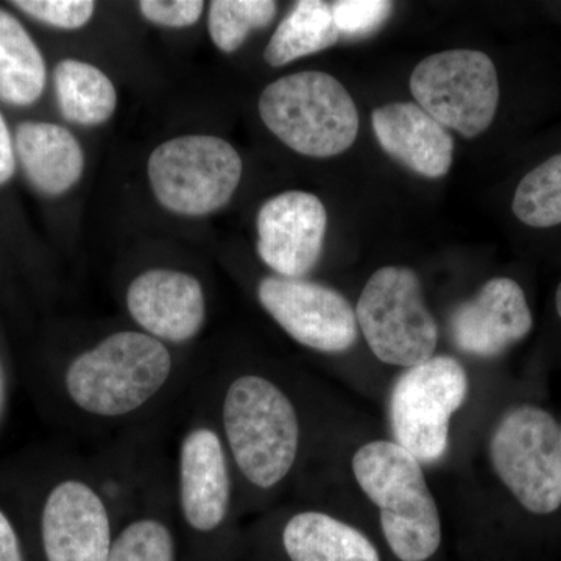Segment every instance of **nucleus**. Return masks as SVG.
Segmentation results:
<instances>
[{"label":"nucleus","instance_id":"obj_30","mask_svg":"<svg viewBox=\"0 0 561 561\" xmlns=\"http://www.w3.org/2000/svg\"><path fill=\"white\" fill-rule=\"evenodd\" d=\"M556 308L561 319V283L559 284V289H557L556 294Z\"/></svg>","mask_w":561,"mask_h":561},{"label":"nucleus","instance_id":"obj_28","mask_svg":"<svg viewBox=\"0 0 561 561\" xmlns=\"http://www.w3.org/2000/svg\"><path fill=\"white\" fill-rule=\"evenodd\" d=\"M16 169V157H14L13 142L5 119L0 114V186L9 183Z\"/></svg>","mask_w":561,"mask_h":561},{"label":"nucleus","instance_id":"obj_13","mask_svg":"<svg viewBox=\"0 0 561 561\" xmlns=\"http://www.w3.org/2000/svg\"><path fill=\"white\" fill-rule=\"evenodd\" d=\"M125 308L139 331L173 348L195 341L208 320L201 280L173 268L139 273L125 290Z\"/></svg>","mask_w":561,"mask_h":561},{"label":"nucleus","instance_id":"obj_5","mask_svg":"<svg viewBox=\"0 0 561 561\" xmlns=\"http://www.w3.org/2000/svg\"><path fill=\"white\" fill-rule=\"evenodd\" d=\"M354 311L368 348L383 364L405 370L435 356L438 324L412 268L390 265L373 273Z\"/></svg>","mask_w":561,"mask_h":561},{"label":"nucleus","instance_id":"obj_29","mask_svg":"<svg viewBox=\"0 0 561 561\" xmlns=\"http://www.w3.org/2000/svg\"><path fill=\"white\" fill-rule=\"evenodd\" d=\"M3 398H5V383H3L2 370H0V411H2Z\"/></svg>","mask_w":561,"mask_h":561},{"label":"nucleus","instance_id":"obj_2","mask_svg":"<svg viewBox=\"0 0 561 561\" xmlns=\"http://www.w3.org/2000/svg\"><path fill=\"white\" fill-rule=\"evenodd\" d=\"M238 482V512L272 496L300 463L302 421L289 390L261 371L198 379Z\"/></svg>","mask_w":561,"mask_h":561},{"label":"nucleus","instance_id":"obj_7","mask_svg":"<svg viewBox=\"0 0 561 561\" xmlns=\"http://www.w3.org/2000/svg\"><path fill=\"white\" fill-rule=\"evenodd\" d=\"M490 461L523 508L551 515L561 507L560 426L537 405L511 409L491 434Z\"/></svg>","mask_w":561,"mask_h":561},{"label":"nucleus","instance_id":"obj_8","mask_svg":"<svg viewBox=\"0 0 561 561\" xmlns=\"http://www.w3.org/2000/svg\"><path fill=\"white\" fill-rule=\"evenodd\" d=\"M242 160L227 140L187 135L160 144L149 158L157 201L180 216L202 217L228 205L242 179Z\"/></svg>","mask_w":561,"mask_h":561},{"label":"nucleus","instance_id":"obj_22","mask_svg":"<svg viewBox=\"0 0 561 561\" xmlns=\"http://www.w3.org/2000/svg\"><path fill=\"white\" fill-rule=\"evenodd\" d=\"M513 214L531 228L561 224V153L527 173L516 187Z\"/></svg>","mask_w":561,"mask_h":561},{"label":"nucleus","instance_id":"obj_24","mask_svg":"<svg viewBox=\"0 0 561 561\" xmlns=\"http://www.w3.org/2000/svg\"><path fill=\"white\" fill-rule=\"evenodd\" d=\"M331 7L339 33L354 39L378 31L393 10V3L386 0H339Z\"/></svg>","mask_w":561,"mask_h":561},{"label":"nucleus","instance_id":"obj_9","mask_svg":"<svg viewBox=\"0 0 561 561\" xmlns=\"http://www.w3.org/2000/svg\"><path fill=\"white\" fill-rule=\"evenodd\" d=\"M411 91L416 105L465 138L485 131L500 103L496 66L478 50H446L424 58L413 69Z\"/></svg>","mask_w":561,"mask_h":561},{"label":"nucleus","instance_id":"obj_20","mask_svg":"<svg viewBox=\"0 0 561 561\" xmlns=\"http://www.w3.org/2000/svg\"><path fill=\"white\" fill-rule=\"evenodd\" d=\"M60 113L73 124H105L117 106V92L105 72L90 62L62 60L54 72Z\"/></svg>","mask_w":561,"mask_h":561},{"label":"nucleus","instance_id":"obj_12","mask_svg":"<svg viewBox=\"0 0 561 561\" xmlns=\"http://www.w3.org/2000/svg\"><path fill=\"white\" fill-rule=\"evenodd\" d=\"M328 214L317 195L283 192L257 213V254L273 275L300 279L319 264Z\"/></svg>","mask_w":561,"mask_h":561},{"label":"nucleus","instance_id":"obj_18","mask_svg":"<svg viewBox=\"0 0 561 561\" xmlns=\"http://www.w3.org/2000/svg\"><path fill=\"white\" fill-rule=\"evenodd\" d=\"M46 87V62L16 18L0 10V101L28 106Z\"/></svg>","mask_w":561,"mask_h":561},{"label":"nucleus","instance_id":"obj_19","mask_svg":"<svg viewBox=\"0 0 561 561\" xmlns=\"http://www.w3.org/2000/svg\"><path fill=\"white\" fill-rule=\"evenodd\" d=\"M173 496L150 502L116 527L108 561H176Z\"/></svg>","mask_w":561,"mask_h":561},{"label":"nucleus","instance_id":"obj_15","mask_svg":"<svg viewBox=\"0 0 561 561\" xmlns=\"http://www.w3.org/2000/svg\"><path fill=\"white\" fill-rule=\"evenodd\" d=\"M373 130L391 158L426 179H442L453 165L454 140L448 128L412 102L373 111Z\"/></svg>","mask_w":561,"mask_h":561},{"label":"nucleus","instance_id":"obj_6","mask_svg":"<svg viewBox=\"0 0 561 561\" xmlns=\"http://www.w3.org/2000/svg\"><path fill=\"white\" fill-rule=\"evenodd\" d=\"M470 390L467 371L451 356H432L405 368L391 387L389 421L393 442L421 465L443 459L449 446L454 413Z\"/></svg>","mask_w":561,"mask_h":561},{"label":"nucleus","instance_id":"obj_11","mask_svg":"<svg viewBox=\"0 0 561 561\" xmlns=\"http://www.w3.org/2000/svg\"><path fill=\"white\" fill-rule=\"evenodd\" d=\"M256 295L280 330L305 348L341 354L357 341L356 311L345 295L330 286L268 275L257 284Z\"/></svg>","mask_w":561,"mask_h":561},{"label":"nucleus","instance_id":"obj_26","mask_svg":"<svg viewBox=\"0 0 561 561\" xmlns=\"http://www.w3.org/2000/svg\"><path fill=\"white\" fill-rule=\"evenodd\" d=\"M205 2L202 0H142L139 10L147 21L162 27H191L201 20Z\"/></svg>","mask_w":561,"mask_h":561},{"label":"nucleus","instance_id":"obj_3","mask_svg":"<svg viewBox=\"0 0 561 561\" xmlns=\"http://www.w3.org/2000/svg\"><path fill=\"white\" fill-rule=\"evenodd\" d=\"M357 485L379 508L381 529L400 561H427L442 545V518L423 465L393 440L365 443L351 460Z\"/></svg>","mask_w":561,"mask_h":561},{"label":"nucleus","instance_id":"obj_21","mask_svg":"<svg viewBox=\"0 0 561 561\" xmlns=\"http://www.w3.org/2000/svg\"><path fill=\"white\" fill-rule=\"evenodd\" d=\"M339 38L341 33L335 27L330 3L301 0L273 33L264 60L272 68H280L334 46Z\"/></svg>","mask_w":561,"mask_h":561},{"label":"nucleus","instance_id":"obj_31","mask_svg":"<svg viewBox=\"0 0 561 561\" xmlns=\"http://www.w3.org/2000/svg\"><path fill=\"white\" fill-rule=\"evenodd\" d=\"M560 443H561V426H560Z\"/></svg>","mask_w":561,"mask_h":561},{"label":"nucleus","instance_id":"obj_25","mask_svg":"<svg viewBox=\"0 0 561 561\" xmlns=\"http://www.w3.org/2000/svg\"><path fill=\"white\" fill-rule=\"evenodd\" d=\"M13 5L33 20L62 31L84 27L95 11L91 0H16Z\"/></svg>","mask_w":561,"mask_h":561},{"label":"nucleus","instance_id":"obj_4","mask_svg":"<svg viewBox=\"0 0 561 561\" xmlns=\"http://www.w3.org/2000/svg\"><path fill=\"white\" fill-rule=\"evenodd\" d=\"M260 114L280 142L305 157H337L359 133V113L350 92L319 70L273 81L262 91Z\"/></svg>","mask_w":561,"mask_h":561},{"label":"nucleus","instance_id":"obj_1","mask_svg":"<svg viewBox=\"0 0 561 561\" xmlns=\"http://www.w3.org/2000/svg\"><path fill=\"white\" fill-rule=\"evenodd\" d=\"M173 346L146 332H110L77 353L61 376L69 411L84 434H110L169 411L192 386Z\"/></svg>","mask_w":561,"mask_h":561},{"label":"nucleus","instance_id":"obj_27","mask_svg":"<svg viewBox=\"0 0 561 561\" xmlns=\"http://www.w3.org/2000/svg\"><path fill=\"white\" fill-rule=\"evenodd\" d=\"M0 561H24L18 531L2 508H0Z\"/></svg>","mask_w":561,"mask_h":561},{"label":"nucleus","instance_id":"obj_17","mask_svg":"<svg viewBox=\"0 0 561 561\" xmlns=\"http://www.w3.org/2000/svg\"><path fill=\"white\" fill-rule=\"evenodd\" d=\"M25 175L41 194L57 197L79 183L84 153L79 140L60 125L24 122L14 138Z\"/></svg>","mask_w":561,"mask_h":561},{"label":"nucleus","instance_id":"obj_16","mask_svg":"<svg viewBox=\"0 0 561 561\" xmlns=\"http://www.w3.org/2000/svg\"><path fill=\"white\" fill-rule=\"evenodd\" d=\"M279 541L289 561H381L367 535L317 508L286 516Z\"/></svg>","mask_w":561,"mask_h":561},{"label":"nucleus","instance_id":"obj_10","mask_svg":"<svg viewBox=\"0 0 561 561\" xmlns=\"http://www.w3.org/2000/svg\"><path fill=\"white\" fill-rule=\"evenodd\" d=\"M39 534L46 561H108L116 524L87 460L47 491Z\"/></svg>","mask_w":561,"mask_h":561},{"label":"nucleus","instance_id":"obj_23","mask_svg":"<svg viewBox=\"0 0 561 561\" xmlns=\"http://www.w3.org/2000/svg\"><path fill=\"white\" fill-rule=\"evenodd\" d=\"M276 7L272 0H216L209 7L210 39L217 49L232 54L241 49L251 32L272 24Z\"/></svg>","mask_w":561,"mask_h":561},{"label":"nucleus","instance_id":"obj_14","mask_svg":"<svg viewBox=\"0 0 561 561\" xmlns=\"http://www.w3.org/2000/svg\"><path fill=\"white\" fill-rule=\"evenodd\" d=\"M449 327L457 350L491 359L524 341L534 319L522 286L511 278H493L454 309Z\"/></svg>","mask_w":561,"mask_h":561}]
</instances>
